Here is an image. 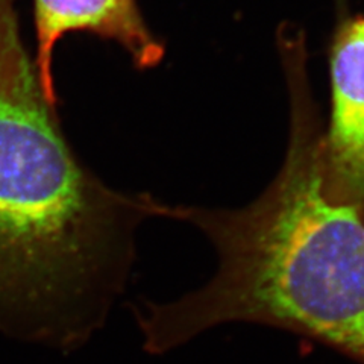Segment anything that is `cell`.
I'll return each instance as SVG.
<instances>
[{
	"mask_svg": "<svg viewBox=\"0 0 364 364\" xmlns=\"http://www.w3.org/2000/svg\"><path fill=\"white\" fill-rule=\"evenodd\" d=\"M289 52V146L269 187L235 210L154 203V218L199 228L219 266L205 287L139 314L147 352L163 354L215 325L250 322L364 364V215L328 195L321 114L302 60Z\"/></svg>",
	"mask_w": 364,
	"mask_h": 364,
	"instance_id": "cell-1",
	"label": "cell"
},
{
	"mask_svg": "<svg viewBox=\"0 0 364 364\" xmlns=\"http://www.w3.org/2000/svg\"><path fill=\"white\" fill-rule=\"evenodd\" d=\"M0 0V333L82 345L105 321L134 259L151 195H124L76 158Z\"/></svg>",
	"mask_w": 364,
	"mask_h": 364,
	"instance_id": "cell-2",
	"label": "cell"
},
{
	"mask_svg": "<svg viewBox=\"0 0 364 364\" xmlns=\"http://www.w3.org/2000/svg\"><path fill=\"white\" fill-rule=\"evenodd\" d=\"M331 112L323 132L331 200L364 215V14L341 20L329 46Z\"/></svg>",
	"mask_w": 364,
	"mask_h": 364,
	"instance_id": "cell-3",
	"label": "cell"
},
{
	"mask_svg": "<svg viewBox=\"0 0 364 364\" xmlns=\"http://www.w3.org/2000/svg\"><path fill=\"white\" fill-rule=\"evenodd\" d=\"M36 67L48 96L56 100L52 61L55 46L68 32L84 31L117 43L136 68L156 67L164 44L144 21L136 0H33Z\"/></svg>",
	"mask_w": 364,
	"mask_h": 364,
	"instance_id": "cell-4",
	"label": "cell"
}]
</instances>
